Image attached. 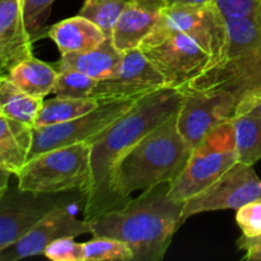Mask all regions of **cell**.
<instances>
[{"instance_id":"cell-8","label":"cell","mask_w":261,"mask_h":261,"mask_svg":"<svg viewBox=\"0 0 261 261\" xmlns=\"http://www.w3.org/2000/svg\"><path fill=\"white\" fill-rule=\"evenodd\" d=\"M139 98L102 101L93 111L70 121L47 126L32 127V145L28 160L48 150L75 144L93 142L112 122L125 114Z\"/></svg>"},{"instance_id":"cell-13","label":"cell","mask_w":261,"mask_h":261,"mask_svg":"<svg viewBox=\"0 0 261 261\" xmlns=\"http://www.w3.org/2000/svg\"><path fill=\"white\" fill-rule=\"evenodd\" d=\"M181 91H224L237 102L247 94L261 92V43L211 66Z\"/></svg>"},{"instance_id":"cell-1","label":"cell","mask_w":261,"mask_h":261,"mask_svg":"<svg viewBox=\"0 0 261 261\" xmlns=\"http://www.w3.org/2000/svg\"><path fill=\"white\" fill-rule=\"evenodd\" d=\"M184 92L165 87L140 97L130 110L91 143V180L86 191L84 219L119 208L111 188L112 171L121 155L145 134L172 116Z\"/></svg>"},{"instance_id":"cell-9","label":"cell","mask_w":261,"mask_h":261,"mask_svg":"<svg viewBox=\"0 0 261 261\" xmlns=\"http://www.w3.org/2000/svg\"><path fill=\"white\" fill-rule=\"evenodd\" d=\"M153 30L181 32L194 38L206 53L211 54L213 59L212 66L221 63L226 55V20L214 3L165 5L160 20Z\"/></svg>"},{"instance_id":"cell-22","label":"cell","mask_w":261,"mask_h":261,"mask_svg":"<svg viewBox=\"0 0 261 261\" xmlns=\"http://www.w3.org/2000/svg\"><path fill=\"white\" fill-rule=\"evenodd\" d=\"M99 102L94 98H69L56 97L43 101L33 126H47L70 121L79 116L93 111Z\"/></svg>"},{"instance_id":"cell-6","label":"cell","mask_w":261,"mask_h":261,"mask_svg":"<svg viewBox=\"0 0 261 261\" xmlns=\"http://www.w3.org/2000/svg\"><path fill=\"white\" fill-rule=\"evenodd\" d=\"M139 50L162 73L167 87L172 88L182 89L213 64L211 54L181 32L153 30Z\"/></svg>"},{"instance_id":"cell-2","label":"cell","mask_w":261,"mask_h":261,"mask_svg":"<svg viewBox=\"0 0 261 261\" xmlns=\"http://www.w3.org/2000/svg\"><path fill=\"white\" fill-rule=\"evenodd\" d=\"M170 185L153 186L120 208L92 217L88 221L91 234L125 242L132 250L133 261H161L176 231L185 223L184 203L168 196Z\"/></svg>"},{"instance_id":"cell-10","label":"cell","mask_w":261,"mask_h":261,"mask_svg":"<svg viewBox=\"0 0 261 261\" xmlns=\"http://www.w3.org/2000/svg\"><path fill=\"white\" fill-rule=\"evenodd\" d=\"M261 199V180L254 166L237 161L212 185L184 201V222L206 212L237 211L250 201Z\"/></svg>"},{"instance_id":"cell-7","label":"cell","mask_w":261,"mask_h":261,"mask_svg":"<svg viewBox=\"0 0 261 261\" xmlns=\"http://www.w3.org/2000/svg\"><path fill=\"white\" fill-rule=\"evenodd\" d=\"M64 203H84L82 191L46 194L8 186L0 195V251L22 239L47 212Z\"/></svg>"},{"instance_id":"cell-32","label":"cell","mask_w":261,"mask_h":261,"mask_svg":"<svg viewBox=\"0 0 261 261\" xmlns=\"http://www.w3.org/2000/svg\"><path fill=\"white\" fill-rule=\"evenodd\" d=\"M240 115H257L261 116V92L242 97L236 105L234 116Z\"/></svg>"},{"instance_id":"cell-16","label":"cell","mask_w":261,"mask_h":261,"mask_svg":"<svg viewBox=\"0 0 261 261\" xmlns=\"http://www.w3.org/2000/svg\"><path fill=\"white\" fill-rule=\"evenodd\" d=\"M22 0H0V60L5 71L33 56Z\"/></svg>"},{"instance_id":"cell-19","label":"cell","mask_w":261,"mask_h":261,"mask_svg":"<svg viewBox=\"0 0 261 261\" xmlns=\"http://www.w3.org/2000/svg\"><path fill=\"white\" fill-rule=\"evenodd\" d=\"M32 126L0 115V170L15 175L28 161Z\"/></svg>"},{"instance_id":"cell-34","label":"cell","mask_w":261,"mask_h":261,"mask_svg":"<svg viewBox=\"0 0 261 261\" xmlns=\"http://www.w3.org/2000/svg\"><path fill=\"white\" fill-rule=\"evenodd\" d=\"M10 173L7 172V171L0 170V195L7 190V188L9 186V178H10Z\"/></svg>"},{"instance_id":"cell-31","label":"cell","mask_w":261,"mask_h":261,"mask_svg":"<svg viewBox=\"0 0 261 261\" xmlns=\"http://www.w3.org/2000/svg\"><path fill=\"white\" fill-rule=\"evenodd\" d=\"M236 244L240 250L246 252L244 256V260L261 261V234L252 237L242 234V236L237 240Z\"/></svg>"},{"instance_id":"cell-12","label":"cell","mask_w":261,"mask_h":261,"mask_svg":"<svg viewBox=\"0 0 261 261\" xmlns=\"http://www.w3.org/2000/svg\"><path fill=\"white\" fill-rule=\"evenodd\" d=\"M167 87L165 76L142 50L122 54L117 70L111 78L97 81L91 98L102 101L140 98Z\"/></svg>"},{"instance_id":"cell-15","label":"cell","mask_w":261,"mask_h":261,"mask_svg":"<svg viewBox=\"0 0 261 261\" xmlns=\"http://www.w3.org/2000/svg\"><path fill=\"white\" fill-rule=\"evenodd\" d=\"M163 0H127L112 31L111 40L120 53L137 50L160 20Z\"/></svg>"},{"instance_id":"cell-5","label":"cell","mask_w":261,"mask_h":261,"mask_svg":"<svg viewBox=\"0 0 261 261\" xmlns=\"http://www.w3.org/2000/svg\"><path fill=\"white\" fill-rule=\"evenodd\" d=\"M237 161L236 134L229 119L193 148L185 168L171 182L168 196L184 203L212 185Z\"/></svg>"},{"instance_id":"cell-21","label":"cell","mask_w":261,"mask_h":261,"mask_svg":"<svg viewBox=\"0 0 261 261\" xmlns=\"http://www.w3.org/2000/svg\"><path fill=\"white\" fill-rule=\"evenodd\" d=\"M43 98H37L25 93L8 76L7 71L0 73V111L2 115L9 119L18 120L20 122L33 127L42 107Z\"/></svg>"},{"instance_id":"cell-20","label":"cell","mask_w":261,"mask_h":261,"mask_svg":"<svg viewBox=\"0 0 261 261\" xmlns=\"http://www.w3.org/2000/svg\"><path fill=\"white\" fill-rule=\"evenodd\" d=\"M8 76L22 91L37 98L53 93L59 71L54 64L38 60L35 56L24 59L7 71Z\"/></svg>"},{"instance_id":"cell-4","label":"cell","mask_w":261,"mask_h":261,"mask_svg":"<svg viewBox=\"0 0 261 261\" xmlns=\"http://www.w3.org/2000/svg\"><path fill=\"white\" fill-rule=\"evenodd\" d=\"M17 180L20 189L33 193L82 191L86 195L91 180V143L79 142L31 158Z\"/></svg>"},{"instance_id":"cell-27","label":"cell","mask_w":261,"mask_h":261,"mask_svg":"<svg viewBox=\"0 0 261 261\" xmlns=\"http://www.w3.org/2000/svg\"><path fill=\"white\" fill-rule=\"evenodd\" d=\"M55 2L56 0H22L25 27L33 42L46 35V22Z\"/></svg>"},{"instance_id":"cell-35","label":"cell","mask_w":261,"mask_h":261,"mask_svg":"<svg viewBox=\"0 0 261 261\" xmlns=\"http://www.w3.org/2000/svg\"><path fill=\"white\" fill-rule=\"evenodd\" d=\"M2 71H5V69H4V66H3L2 60H0V73H2Z\"/></svg>"},{"instance_id":"cell-11","label":"cell","mask_w":261,"mask_h":261,"mask_svg":"<svg viewBox=\"0 0 261 261\" xmlns=\"http://www.w3.org/2000/svg\"><path fill=\"white\" fill-rule=\"evenodd\" d=\"M177 129L191 148L234 116L237 101L224 91H182Z\"/></svg>"},{"instance_id":"cell-36","label":"cell","mask_w":261,"mask_h":261,"mask_svg":"<svg viewBox=\"0 0 261 261\" xmlns=\"http://www.w3.org/2000/svg\"><path fill=\"white\" fill-rule=\"evenodd\" d=\"M0 115H2V111H0Z\"/></svg>"},{"instance_id":"cell-25","label":"cell","mask_w":261,"mask_h":261,"mask_svg":"<svg viewBox=\"0 0 261 261\" xmlns=\"http://www.w3.org/2000/svg\"><path fill=\"white\" fill-rule=\"evenodd\" d=\"M84 261H132L133 252L125 242L114 237L93 236L83 242Z\"/></svg>"},{"instance_id":"cell-30","label":"cell","mask_w":261,"mask_h":261,"mask_svg":"<svg viewBox=\"0 0 261 261\" xmlns=\"http://www.w3.org/2000/svg\"><path fill=\"white\" fill-rule=\"evenodd\" d=\"M236 222L245 236L261 234V199L250 201L237 209Z\"/></svg>"},{"instance_id":"cell-17","label":"cell","mask_w":261,"mask_h":261,"mask_svg":"<svg viewBox=\"0 0 261 261\" xmlns=\"http://www.w3.org/2000/svg\"><path fill=\"white\" fill-rule=\"evenodd\" d=\"M121 59L122 53L115 47L111 38H106L93 50L63 54L54 66L58 71L73 69L96 81H103L116 73Z\"/></svg>"},{"instance_id":"cell-33","label":"cell","mask_w":261,"mask_h":261,"mask_svg":"<svg viewBox=\"0 0 261 261\" xmlns=\"http://www.w3.org/2000/svg\"><path fill=\"white\" fill-rule=\"evenodd\" d=\"M166 5H195V4H209L214 0H163Z\"/></svg>"},{"instance_id":"cell-26","label":"cell","mask_w":261,"mask_h":261,"mask_svg":"<svg viewBox=\"0 0 261 261\" xmlns=\"http://www.w3.org/2000/svg\"><path fill=\"white\" fill-rule=\"evenodd\" d=\"M96 84V79L89 78L86 74H82L73 69H65V70L59 71L53 93L56 97L91 98Z\"/></svg>"},{"instance_id":"cell-23","label":"cell","mask_w":261,"mask_h":261,"mask_svg":"<svg viewBox=\"0 0 261 261\" xmlns=\"http://www.w3.org/2000/svg\"><path fill=\"white\" fill-rule=\"evenodd\" d=\"M239 161L254 166L261 160V116L240 115L232 117Z\"/></svg>"},{"instance_id":"cell-29","label":"cell","mask_w":261,"mask_h":261,"mask_svg":"<svg viewBox=\"0 0 261 261\" xmlns=\"http://www.w3.org/2000/svg\"><path fill=\"white\" fill-rule=\"evenodd\" d=\"M223 18H261V0H214Z\"/></svg>"},{"instance_id":"cell-24","label":"cell","mask_w":261,"mask_h":261,"mask_svg":"<svg viewBox=\"0 0 261 261\" xmlns=\"http://www.w3.org/2000/svg\"><path fill=\"white\" fill-rule=\"evenodd\" d=\"M126 3L127 0H84L78 14L94 23L107 38H111Z\"/></svg>"},{"instance_id":"cell-18","label":"cell","mask_w":261,"mask_h":261,"mask_svg":"<svg viewBox=\"0 0 261 261\" xmlns=\"http://www.w3.org/2000/svg\"><path fill=\"white\" fill-rule=\"evenodd\" d=\"M46 36L55 42L61 55L93 50L107 38L101 28L79 14L51 25Z\"/></svg>"},{"instance_id":"cell-28","label":"cell","mask_w":261,"mask_h":261,"mask_svg":"<svg viewBox=\"0 0 261 261\" xmlns=\"http://www.w3.org/2000/svg\"><path fill=\"white\" fill-rule=\"evenodd\" d=\"M43 256L53 261H84L83 244L74 241V237H61L47 245Z\"/></svg>"},{"instance_id":"cell-14","label":"cell","mask_w":261,"mask_h":261,"mask_svg":"<svg viewBox=\"0 0 261 261\" xmlns=\"http://www.w3.org/2000/svg\"><path fill=\"white\" fill-rule=\"evenodd\" d=\"M74 204L64 203L45 214L22 239L0 251V261H17L43 255L48 244L61 237H78L91 233L89 222L76 218Z\"/></svg>"},{"instance_id":"cell-3","label":"cell","mask_w":261,"mask_h":261,"mask_svg":"<svg viewBox=\"0 0 261 261\" xmlns=\"http://www.w3.org/2000/svg\"><path fill=\"white\" fill-rule=\"evenodd\" d=\"M193 148L177 129V111L145 134L117 161L111 188L119 208L134 191L172 182L185 168Z\"/></svg>"}]
</instances>
